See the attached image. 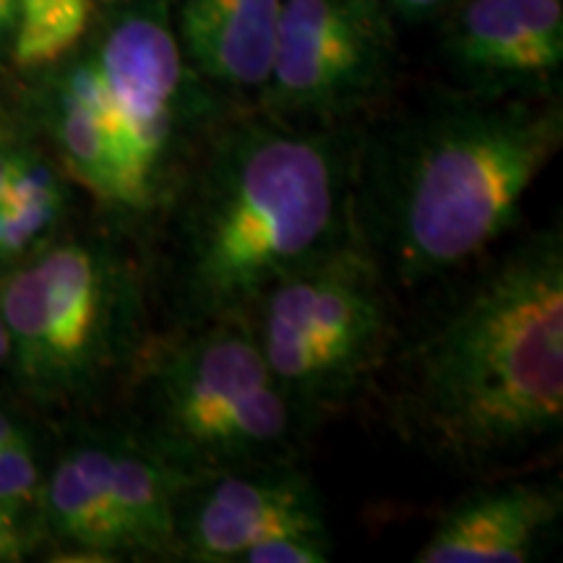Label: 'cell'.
<instances>
[{
  "label": "cell",
  "mask_w": 563,
  "mask_h": 563,
  "mask_svg": "<svg viewBox=\"0 0 563 563\" xmlns=\"http://www.w3.org/2000/svg\"><path fill=\"white\" fill-rule=\"evenodd\" d=\"M357 146L361 125L224 110L144 249L170 329L245 319L277 282L357 243Z\"/></svg>",
  "instance_id": "obj_1"
},
{
  "label": "cell",
  "mask_w": 563,
  "mask_h": 563,
  "mask_svg": "<svg viewBox=\"0 0 563 563\" xmlns=\"http://www.w3.org/2000/svg\"><path fill=\"white\" fill-rule=\"evenodd\" d=\"M391 431L477 477L551 460L563 433V230L530 232L394 342L378 382Z\"/></svg>",
  "instance_id": "obj_2"
},
{
  "label": "cell",
  "mask_w": 563,
  "mask_h": 563,
  "mask_svg": "<svg viewBox=\"0 0 563 563\" xmlns=\"http://www.w3.org/2000/svg\"><path fill=\"white\" fill-rule=\"evenodd\" d=\"M563 112L538 97H464L361 129L357 243L391 290H420L485 258L559 157Z\"/></svg>",
  "instance_id": "obj_3"
},
{
  "label": "cell",
  "mask_w": 563,
  "mask_h": 563,
  "mask_svg": "<svg viewBox=\"0 0 563 563\" xmlns=\"http://www.w3.org/2000/svg\"><path fill=\"white\" fill-rule=\"evenodd\" d=\"M37 136L104 222L141 249L222 102L183 58L170 0L112 3L87 40L42 70Z\"/></svg>",
  "instance_id": "obj_4"
},
{
  "label": "cell",
  "mask_w": 563,
  "mask_h": 563,
  "mask_svg": "<svg viewBox=\"0 0 563 563\" xmlns=\"http://www.w3.org/2000/svg\"><path fill=\"white\" fill-rule=\"evenodd\" d=\"M9 382L42 412L121 397L157 340L146 251L110 228L70 230L0 272Z\"/></svg>",
  "instance_id": "obj_5"
},
{
  "label": "cell",
  "mask_w": 563,
  "mask_h": 563,
  "mask_svg": "<svg viewBox=\"0 0 563 563\" xmlns=\"http://www.w3.org/2000/svg\"><path fill=\"white\" fill-rule=\"evenodd\" d=\"M121 397L125 426L188 481L302 462L311 435L245 319L157 334Z\"/></svg>",
  "instance_id": "obj_6"
},
{
  "label": "cell",
  "mask_w": 563,
  "mask_h": 563,
  "mask_svg": "<svg viewBox=\"0 0 563 563\" xmlns=\"http://www.w3.org/2000/svg\"><path fill=\"white\" fill-rule=\"evenodd\" d=\"M391 292L368 251L350 243L277 282L245 316L308 433L376 386L399 336Z\"/></svg>",
  "instance_id": "obj_7"
},
{
  "label": "cell",
  "mask_w": 563,
  "mask_h": 563,
  "mask_svg": "<svg viewBox=\"0 0 563 563\" xmlns=\"http://www.w3.org/2000/svg\"><path fill=\"white\" fill-rule=\"evenodd\" d=\"M397 74L382 0H282L272 74L258 110L292 123L355 125Z\"/></svg>",
  "instance_id": "obj_8"
},
{
  "label": "cell",
  "mask_w": 563,
  "mask_h": 563,
  "mask_svg": "<svg viewBox=\"0 0 563 563\" xmlns=\"http://www.w3.org/2000/svg\"><path fill=\"white\" fill-rule=\"evenodd\" d=\"M279 534H332L327 504L302 462L194 477L175 511V561L241 563Z\"/></svg>",
  "instance_id": "obj_9"
},
{
  "label": "cell",
  "mask_w": 563,
  "mask_h": 563,
  "mask_svg": "<svg viewBox=\"0 0 563 563\" xmlns=\"http://www.w3.org/2000/svg\"><path fill=\"white\" fill-rule=\"evenodd\" d=\"M443 55L475 97H540L563 66L561 0H467Z\"/></svg>",
  "instance_id": "obj_10"
},
{
  "label": "cell",
  "mask_w": 563,
  "mask_h": 563,
  "mask_svg": "<svg viewBox=\"0 0 563 563\" xmlns=\"http://www.w3.org/2000/svg\"><path fill=\"white\" fill-rule=\"evenodd\" d=\"M441 511L415 563L538 561L563 519L561 481L527 475L483 477Z\"/></svg>",
  "instance_id": "obj_11"
},
{
  "label": "cell",
  "mask_w": 563,
  "mask_h": 563,
  "mask_svg": "<svg viewBox=\"0 0 563 563\" xmlns=\"http://www.w3.org/2000/svg\"><path fill=\"white\" fill-rule=\"evenodd\" d=\"M37 527L55 561H131L108 488L104 426L74 435L45 464Z\"/></svg>",
  "instance_id": "obj_12"
},
{
  "label": "cell",
  "mask_w": 563,
  "mask_h": 563,
  "mask_svg": "<svg viewBox=\"0 0 563 563\" xmlns=\"http://www.w3.org/2000/svg\"><path fill=\"white\" fill-rule=\"evenodd\" d=\"M170 16L183 58L211 89L262 95L282 0H170Z\"/></svg>",
  "instance_id": "obj_13"
},
{
  "label": "cell",
  "mask_w": 563,
  "mask_h": 563,
  "mask_svg": "<svg viewBox=\"0 0 563 563\" xmlns=\"http://www.w3.org/2000/svg\"><path fill=\"white\" fill-rule=\"evenodd\" d=\"M74 191L37 131L0 125V272L66 228Z\"/></svg>",
  "instance_id": "obj_14"
},
{
  "label": "cell",
  "mask_w": 563,
  "mask_h": 563,
  "mask_svg": "<svg viewBox=\"0 0 563 563\" xmlns=\"http://www.w3.org/2000/svg\"><path fill=\"white\" fill-rule=\"evenodd\" d=\"M95 19V0H19L9 58L21 74L37 76L66 60Z\"/></svg>",
  "instance_id": "obj_15"
},
{
  "label": "cell",
  "mask_w": 563,
  "mask_h": 563,
  "mask_svg": "<svg viewBox=\"0 0 563 563\" xmlns=\"http://www.w3.org/2000/svg\"><path fill=\"white\" fill-rule=\"evenodd\" d=\"M45 462L34 428L19 412L0 407V509L37 522Z\"/></svg>",
  "instance_id": "obj_16"
},
{
  "label": "cell",
  "mask_w": 563,
  "mask_h": 563,
  "mask_svg": "<svg viewBox=\"0 0 563 563\" xmlns=\"http://www.w3.org/2000/svg\"><path fill=\"white\" fill-rule=\"evenodd\" d=\"M332 553V534H279L253 545L241 563H327Z\"/></svg>",
  "instance_id": "obj_17"
},
{
  "label": "cell",
  "mask_w": 563,
  "mask_h": 563,
  "mask_svg": "<svg viewBox=\"0 0 563 563\" xmlns=\"http://www.w3.org/2000/svg\"><path fill=\"white\" fill-rule=\"evenodd\" d=\"M40 548L42 534L32 517H21V514L0 509V563L26 561Z\"/></svg>",
  "instance_id": "obj_18"
},
{
  "label": "cell",
  "mask_w": 563,
  "mask_h": 563,
  "mask_svg": "<svg viewBox=\"0 0 563 563\" xmlns=\"http://www.w3.org/2000/svg\"><path fill=\"white\" fill-rule=\"evenodd\" d=\"M386 3L397 13H402L405 19H426L439 11L441 5H446L449 0H386Z\"/></svg>",
  "instance_id": "obj_19"
},
{
  "label": "cell",
  "mask_w": 563,
  "mask_h": 563,
  "mask_svg": "<svg viewBox=\"0 0 563 563\" xmlns=\"http://www.w3.org/2000/svg\"><path fill=\"white\" fill-rule=\"evenodd\" d=\"M19 0H0V55H9Z\"/></svg>",
  "instance_id": "obj_20"
},
{
  "label": "cell",
  "mask_w": 563,
  "mask_h": 563,
  "mask_svg": "<svg viewBox=\"0 0 563 563\" xmlns=\"http://www.w3.org/2000/svg\"><path fill=\"white\" fill-rule=\"evenodd\" d=\"M9 373V334H5L3 313H0V378Z\"/></svg>",
  "instance_id": "obj_21"
},
{
  "label": "cell",
  "mask_w": 563,
  "mask_h": 563,
  "mask_svg": "<svg viewBox=\"0 0 563 563\" xmlns=\"http://www.w3.org/2000/svg\"><path fill=\"white\" fill-rule=\"evenodd\" d=\"M110 3H139V0H110Z\"/></svg>",
  "instance_id": "obj_22"
},
{
  "label": "cell",
  "mask_w": 563,
  "mask_h": 563,
  "mask_svg": "<svg viewBox=\"0 0 563 563\" xmlns=\"http://www.w3.org/2000/svg\"><path fill=\"white\" fill-rule=\"evenodd\" d=\"M3 123H5V121H3V118H0V125H3Z\"/></svg>",
  "instance_id": "obj_23"
}]
</instances>
